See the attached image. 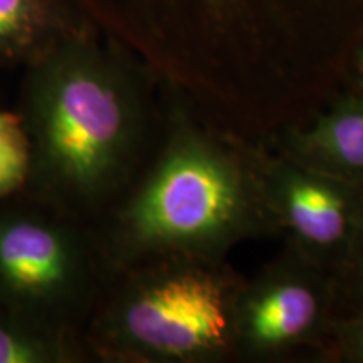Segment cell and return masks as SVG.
I'll return each instance as SVG.
<instances>
[{
    "label": "cell",
    "mask_w": 363,
    "mask_h": 363,
    "mask_svg": "<svg viewBox=\"0 0 363 363\" xmlns=\"http://www.w3.org/2000/svg\"><path fill=\"white\" fill-rule=\"evenodd\" d=\"M212 123L252 142L342 88L363 0H98L91 9Z\"/></svg>",
    "instance_id": "1"
},
{
    "label": "cell",
    "mask_w": 363,
    "mask_h": 363,
    "mask_svg": "<svg viewBox=\"0 0 363 363\" xmlns=\"http://www.w3.org/2000/svg\"><path fill=\"white\" fill-rule=\"evenodd\" d=\"M262 145L212 123L163 84L152 152L91 227L110 274L158 257H229L247 240L279 238L262 184Z\"/></svg>",
    "instance_id": "2"
},
{
    "label": "cell",
    "mask_w": 363,
    "mask_h": 363,
    "mask_svg": "<svg viewBox=\"0 0 363 363\" xmlns=\"http://www.w3.org/2000/svg\"><path fill=\"white\" fill-rule=\"evenodd\" d=\"M162 115L163 84L142 59L101 49L84 30L67 35L22 98L39 201L93 227L142 169Z\"/></svg>",
    "instance_id": "3"
},
{
    "label": "cell",
    "mask_w": 363,
    "mask_h": 363,
    "mask_svg": "<svg viewBox=\"0 0 363 363\" xmlns=\"http://www.w3.org/2000/svg\"><path fill=\"white\" fill-rule=\"evenodd\" d=\"M246 276L229 257L169 256L111 272L83 330L110 363H235L234 311Z\"/></svg>",
    "instance_id": "4"
},
{
    "label": "cell",
    "mask_w": 363,
    "mask_h": 363,
    "mask_svg": "<svg viewBox=\"0 0 363 363\" xmlns=\"http://www.w3.org/2000/svg\"><path fill=\"white\" fill-rule=\"evenodd\" d=\"M110 276L88 224L40 201L0 208L2 310L83 335Z\"/></svg>",
    "instance_id": "5"
},
{
    "label": "cell",
    "mask_w": 363,
    "mask_h": 363,
    "mask_svg": "<svg viewBox=\"0 0 363 363\" xmlns=\"http://www.w3.org/2000/svg\"><path fill=\"white\" fill-rule=\"evenodd\" d=\"M337 318L333 274L284 244L240 288L235 363L318 362Z\"/></svg>",
    "instance_id": "6"
},
{
    "label": "cell",
    "mask_w": 363,
    "mask_h": 363,
    "mask_svg": "<svg viewBox=\"0 0 363 363\" xmlns=\"http://www.w3.org/2000/svg\"><path fill=\"white\" fill-rule=\"evenodd\" d=\"M261 172L279 238L335 274L360 224L363 187L308 167L266 143Z\"/></svg>",
    "instance_id": "7"
},
{
    "label": "cell",
    "mask_w": 363,
    "mask_h": 363,
    "mask_svg": "<svg viewBox=\"0 0 363 363\" xmlns=\"http://www.w3.org/2000/svg\"><path fill=\"white\" fill-rule=\"evenodd\" d=\"M266 145L363 187V98L340 89L315 115Z\"/></svg>",
    "instance_id": "8"
},
{
    "label": "cell",
    "mask_w": 363,
    "mask_h": 363,
    "mask_svg": "<svg viewBox=\"0 0 363 363\" xmlns=\"http://www.w3.org/2000/svg\"><path fill=\"white\" fill-rule=\"evenodd\" d=\"M89 360L81 335L43 325L0 308V363H76Z\"/></svg>",
    "instance_id": "9"
},
{
    "label": "cell",
    "mask_w": 363,
    "mask_h": 363,
    "mask_svg": "<svg viewBox=\"0 0 363 363\" xmlns=\"http://www.w3.org/2000/svg\"><path fill=\"white\" fill-rule=\"evenodd\" d=\"M57 27L39 0H0V52L19 51Z\"/></svg>",
    "instance_id": "10"
},
{
    "label": "cell",
    "mask_w": 363,
    "mask_h": 363,
    "mask_svg": "<svg viewBox=\"0 0 363 363\" xmlns=\"http://www.w3.org/2000/svg\"><path fill=\"white\" fill-rule=\"evenodd\" d=\"M30 169V143L22 118L0 110V197L24 187Z\"/></svg>",
    "instance_id": "11"
},
{
    "label": "cell",
    "mask_w": 363,
    "mask_h": 363,
    "mask_svg": "<svg viewBox=\"0 0 363 363\" xmlns=\"http://www.w3.org/2000/svg\"><path fill=\"white\" fill-rule=\"evenodd\" d=\"M337 315L345 316L363 308V214L347 257L333 274Z\"/></svg>",
    "instance_id": "12"
},
{
    "label": "cell",
    "mask_w": 363,
    "mask_h": 363,
    "mask_svg": "<svg viewBox=\"0 0 363 363\" xmlns=\"http://www.w3.org/2000/svg\"><path fill=\"white\" fill-rule=\"evenodd\" d=\"M318 363H363V308L337 318Z\"/></svg>",
    "instance_id": "13"
},
{
    "label": "cell",
    "mask_w": 363,
    "mask_h": 363,
    "mask_svg": "<svg viewBox=\"0 0 363 363\" xmlns=\"http://www.w3.org/2000/svg\"><path fill=\"white\" fill-rule=\"evenodd\" d=\"M340 89L363 98V35L357 43L355 49H353L350 59H348Z\"/></svg>",
    "instance_id": "14"
}]
</instances>
